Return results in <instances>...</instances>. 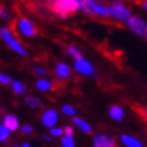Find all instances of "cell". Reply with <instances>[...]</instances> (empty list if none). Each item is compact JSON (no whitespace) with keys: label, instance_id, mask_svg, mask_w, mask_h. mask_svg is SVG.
<instances>
[{"label":"cell","instance_id":"26","mask_svg":"<svg viewBox=\"0 0 147 147\" xmlns=\"http://www.w3.org/2000/svg\"><path fill=\"white\" fill-rule=\"evenodd\" d=\"M65 133H66V135L67 136H72L73 135V128L72 127H69V126H67V127H65Z\"/></svg>","mask_w":147,"mask_h":147},{"label":"cell","instance_id":"23","mask_svg":"<svg viewBox=\"0 0 147 147\" xmlns=\"http://www.w3.org/2000/svg\"><path fill=\"white\" fill-rule=\"evenodd\" d=\"M0 82H1V84H4V85L10 84L11 83V78L9 76L4 74V73H1V74H0Z\"/></svg>","mask_w":147,"mask_h":147},{"label":"cell","instance_id":"15","mask_svg":"<svg viewBox=\"0 0 147 147\" xmlns=\"http://www.w3.org/2000/svg\"><path fill=\"white\" fill-rule=\"evenodd\" d=\"M51 86H53L51 83L46 79H41L36 83V87H37V90H40V91H48L51 89Z\"/></svg>","mask_w":147,"mask_h":147},{"label":"cell","instance_id":"14","mask_svg":"<svg viewBox=\"0 0 147 147\" xmlns=\"http://www.w3.org/2000/svg\"><path fill=\"white\" fill-rule=\"evenodd\" d=\"M109 114H110V116H111L114 120L121 121L122 117H123V110H122V108L119 107V105H113L111 108H110Z\"/></svg>","mask_w":147,"mask_h":147},{"label":"cell","instance_id":"29","mask_svg":"<svg viewBox=\"0 0 147 147\" xmlns=\"http://www.w3.org/2000/svg\"><path fill=\"white\" fill-rule=\"evenodd\" d=\"M23 147H30V145H29V144H24Z\"/></svg>","mask_w":147,"mask_h":147},{"label":"cell","instance_id":"1","mask_svg":"<svg viewBox=\"0 0 147 147\" xmlns=\"http://www.w3.org/2000/svg\"><path fill=\"white\" fill-rule=\"evenodd\" d=\"M82 0H51L49 4L50 12L60 19H67L69 16L80 11Z\"/></svg>","mask_w":147,"mask_h":147},{"label":"cell","instance_id":"27","mask_svg":"<svg viewBox=\"0 0 147 147\" xmlns=\"http://www.w3.org/2000/svg\"><path fill=\"white\" fill-rule=\"evenodd\" d=\"M34 71L37 73V74H41V76H45V74H47V72L43 69V68H38V67H34Z\"/></svg>","mask_w":147,"mask_h":147},{"label":"cell","instance_id":"20","mask_svg":"<svg viewBox=\"0 0 147 147\" xmlns=\"http://www.w3.org/2000/svg\"><path fill=\"white\" fill-rule=\"evenodd\" d=\"M61 145H62V147H74V140H73L72 136L66 135L61 140Z\"/></svg>","mask_w":147,"mask_h":147},{"label":"cell","instance_id":"19","mask_svg":"<svg viewBox=\"0 0 147 147\" xmlns=\"http://www.w3.org/2000/svg\"><path fill=\"white\" fill-rule=\"evenodd\" d=\"M0 17H1V19L5 20V22H10L11 20V13L4 5L0 6Z\"/></svg>","mask_w":147,"mask_h":147},{"label":"cell","instance_id":"6","mask_svg":"<svg viewBox=\"0 0 147 147\" xmlns=\"http://www.w3.org/2000/svg\"><path fill=\"white\" fill-rule=\"evenodd\" d=\"M126 24L130 31H133L134 34H136L142 38H147V23L141 17L131 16Z\"/></svg>","mask_w":147,"mask_h":147},{"label":"cell","instance_id":"2","mask_svg":"<svg viewBox=\"0 0 147 147\" xmlns=\"http://www.w3.org/2000/svg\"><path fill=\"white\" fill-rule=\"evenodd\" d=\"M80 12L87 16L109 18V4L104 3L103 0H82Z\"/></svg>","mask_w":147,"mask_h":147},{"label":"cell","instance_id":"8","mask_svg":"<svg viewBox=\"0 0 147 147\" xmlns=\"http://www.w3.org/2000/svg\"><path fill=\"white\" fill-rule=\"evenodd\" d=\"M74 68L79 72V73H82V74H85V76H90L92 74V72H93V67H92V65L85 60L84 57L82 59H79V60H76L74 62Z\"/></svg>","mask_w":147,"mask_h":147},{"label":"cell","instance_id":"21","mask_svg":"<svg viewBox=\"0 0 147 147\" xmlns=\"http://www.w3.org/2000/svg\"><path fill=\"white\" fill-rule=\"evenodd\" d=\"M9 134H10V129L6 128L3 124V126L0 127V140H1V141L6 140V139L9 138Z\"/></svg>","mask_w":147,"mask_h":147},{"label":"cell","instance_id":"24","mask_svg":"<svg viewBox=\"0 0 147 147\" xmlns=\"http://www.w3.org/2000/svg\"><path fill=\"white\" fill-rule=\"evenodd\" d=\"M62 133H63V130L61 128H51L50 129V134L54 136H61Z\"/></svg>","mask_w":147,"mask_h":147},{"label":"cell","instance_id":"11","mask_svg":"<svg viewBox=\"0 0 147 147\" xmlns=\"http://www.w3.org/2000/svg\"><path fill=\"white\" fill-rule=\"evenodd\" d=\"M55 72H56V74L59 76V78L66 79V78H68L69 74H71V68H69V66H68V65H66V63L61 62V63L56 65Z\"/></svg>","mask_w":147,"mask_h":147},{"label":"cell","instance_id":"25","mask_svg":"<svg viewBox=\"0 0 147 147\" xmlns=\"http://www.w3.org/2000/svg\"><path fill=\"white\" fill-rule=\"evenodd\" d=\"M32 130H34V128H32V126H30V124H24L23 128H22V131H23L24 134H30Z\"/></svg>","mask_w":147,"mask_h":147},{"label":"cell","instance_id":"28","mask_svg":"<svg viewBox=\"0 0 147 147\" xmlns=\"http://www.w3.org/2000/svg\"><path fill=\"white\" fill-rule=\"evenodd\" d=\"M140 6L147 12V0H141V1H140Z\"/></svg>","mask_w":147,"mask_h":147},{"label":"cell","instance_id":"12","mask_svg":"<svg viewBox=\"0 0 147 147\" xmlns=\"http://www.w3.org/2000/svg\"><path fill=\"white\" fill-rule=\"evenodd\" d=\"M121 140H122V142L126 145L127 147H144L140 141L136 140L135 138L130 136V135H122Z\"/></svg>","mask_w":147,"mask_h":147},{"label":"cell","instance_id":"30","mask_svg":"<svg viewBox=\"0 0 147 147\" xmlns=\"http://www.w3.org/2000/svg\"><path fill=\"white\" fill-rule=\"evenodd\" d=\"M13 147H19V146H13Z\"/></svg>","mask_w":147,"mask_h":147},{"label":"cell","instance_id":"5","mask_svg":"<svg viewBox=\"0 0 147 147\" xmlns=\"http://www.w3.org/2000/svg\"><path fill=\"white\" fill-rule=\"evenodd\" d=\"M16 29L24 37H34L37 34V29H36L35 24L25 17H20L16 20Z\"/></svg>","mask_w":147,"mask_h":147},{"label":"cell","instance_id":"10","mask_svg":"<svg viewBox=\"0 0 147 147\" xmlns=\"http://www.w3.org/2000/svg\"><path fill=\"white\" fill-rule=\"evenodd\" d=\"M4 126L10 130H17L19 127L18 119L14 115H6L4 119Z\"/></svg>","mask_w":147,"mask_h":147},{"label":"cell","instance_id":"4","mask_svg":"<svg viewBox=\"0 0 147 147\" xmlns=\"http://www.w3.org/2000/svg\"><path fill=\"white\" fill-rule=\"evenodd\" d=\"M0 36H1L3 41L6 43V46L9 47L11 50H13L14 53H17L22 56H28L26 49L20 45V42L17 40V37L14 36L12 30L9 26H1L0 28Z\"/></svg>","mask_w":147,"mask_h":147},{"label":"cell","instance_id":"13","mask_svg":"<svg viewBox=\"0 0 147 147\" xmlns=\"http://www.w3.org/2000/svg\"><path fill=\"white\" fill-rule=\"evenodd\" d=\"M73 123H74L80 130H83L84 133H91V126L89 123H86L83 119L76 117V119H73Z\"/></svg>","mask_w":147,"mask_h":147},{"label":"cell","instance_id":"22","mask_svg":"<svg viewBox=\"0 0 147 147\" xmlns=\"http://www.w3.org/2000/svg\"><path fill=\"white\" fill-rule=\"evenodd\" d=\"M62 113H63L65 115H67V116H73V115L76 114V109L73 108L72 105H63Z\"/></svg>","mask_w":147,"mask_h":147},{"label":"cell","instance_id":"18","mask_svg":"<svg viewBox=\"0 0 147 147\" xmlns=\"http://www.w3.org/2000/svg\"><path fill=\"white\" fill-rule=\"evenodd\" d=\"M25 103L31 108H38V107L42 105V102L38 98H36V97H26Z\"/></svg>","mask_w":147,"mask_h":147},{"label":"cell","instance_id":"9","mask_svg":"<svg viewBox=\"0 0 147 147\" xmlns=\"http://www.w3.org/2000/svg\"><path fill=\"white\" fill-rule=\"evenodd\" d=\"M57 122V113L55 110H47L42 117V123L46 127H53L54 124Z\"/></svg>","mask_w":147,"mask_h":147},{"label":"cell","instance_id":"17","mask_svg":"<svg viewBox=\"0 0 147 147\" xmlns=\"http://www.w3.org/2000/svg\"><path fill=\"white\" fill-rule=\"evenodd\" d=\"M12 90L17 94H23L25 92V86L20 82H13L12 83Z\"/></svg>","mask_w":147,"mask_h":147},{"label":"cell","instance_id":"3","mask_svg":"<svg viewBox=\"0 0 147 147\" xmlns=\"http://www.w3.org/2000/svg\"><path fill=\"white\" fill-rule=\"evenodd\" d=\"M131 16L133 14L123 0H111L109 4V18L127 23Z\"/></svg>","mask_w":147,"mask_h":147},{"label":"cell","instance_id":"7","mask_svg":"<svg viewBox=\"0 0 147 147\" xmlns=\"http://www.w3.org/2000/svg\"><path fill=\"white\" fill-rule=\"evenodd\" d=\"M94 147H116V142L113 138L105 134H96L93 138Z\"/></svg>","mask_w":147,"mask_h":147},{"label":"cell","instance_id":"16","mask_svg":"<svg viewBox=\"0 0 147 147\" xmlns=\"http://www.w3.org/2000/svg\"><path fill=\"white\" fill-rule=\"evenodd\" d=\"M67 51H68V54L74 59V60H79V59H82L83 57V54H82V51H80L79 48H77L76 46H69L67 48Z\"/></svg>","mask_w":147,"mask_h":147}]
</instances>
